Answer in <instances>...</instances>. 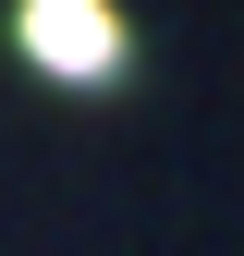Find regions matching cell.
<instances>
[{"instance_id":"6da1fadb","label":"cell","mask_w":244,"mask_h":256,"mask_svg":"<svg viewBox=\"0 0 244 256\" xmlns=\"http://www.w3.org/2000/svg\"><path fill=\"white\" fill-rule=\"evenodd\" d=\"M12 49L49 86H122L134 24H122V0H12Z\"/></svg>"}]
</instances>
